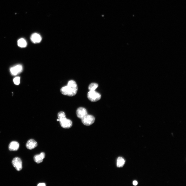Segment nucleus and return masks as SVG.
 I'll list each match as a JSON object with an SVG mask.
<instances>
[{
  "mask_svg": "<svg viewBox=\"0 0 186 186\" xmlns=\"http://www.w3.org/2000/svg\"><path fill=\"white\" fill-rule=\"evenodd\" d=\"M78 90V87L76 82L71 80L68 82L67 86L61 88L60 92L64 95L73 96L77 94Z\"/></svg>",
  "mask_w": 186,
  "mask_h": 186,
  "instance_id": "f257e3e1",
  "label": "nucleus"
},
{
  "mask_svg": "<svg viewBox=\"0 0 186 186\" xmlns=\"http://www.w3.org/2000/svg\"><path fill=\"white\" fill-rule=\"evenodd\" d=\"M58 117L60 125L64 128H69L73 126V122L70 120L67 119L66 117L65 113L60 112L58 114Z\"/></svg>",
  "mask_w": 186,
  "mask_h": 186,
  "instance_id": "f03ea898",
  "label": "nucleus"
},
{
  "mask_svg": "<svg viewBox=\"0 0 186 186\" xmlns=\"http://www.w3.org/2000/svg\"><path fill=\"white\" fill-rule=\"evenodd\" d=\"M88 99L92 102H97L101 99V95L95 91H89L87 94Z\"/></svg>",
  "mask_w": 186,
  "mask_h": 186,
  "instance_id": "7ed1b4c3",
  "label": "nucleus"
},
{
  "mask_svg": "<svg viewBox=\"0 0 186 186\" xmlns=\"http://www.w3.org/2000/svg\"><path fill=\"white\" fill-rule=\"evenodd\" d=\"M81 120L82 123L85 126H89L94 123L95 119L93 116L88 114Z\"/></svg>",
  "mask_w": 186,
  "mask_h": 186,
  "instance_id": "20e7f679",
  "label": "nucleus"
},
{
  "mask_svg": "<svg viewBox=\"0 0 186 186\" xmlns=\"http://www.w3.org/2000/svg\"><path fill=\"white\" fill-rule=\"evenodd\" d=\"M12 163L13 166L16 170L20 171L22 169V162L19 157H16L13 159Z\"/></svg>",
  "mask_w": 186,
  "mask_h": 186,
  "instance_id": "39448f33",
  "label": "nucleus"
},
{
  "mask_svg": "<svg viewBox=\"0 0 186 186\" xmlns=\"http://www.w3.org/2000/svg\"><path fill=\"white\" fill-rule=\"evenodd\" d=\"M23 70L22 66L21 64H18L13 66L10 69V73L13 76L17 75L22 72Z\"/></svg>",
  "mask_w": 186,
  "mask_h": 186,
  "instance_id": "423d86ee",
  "label": "nucleus"
},
{
  "mask_svg": "<svg viewBox=\"0 0 186 186\" xmlns=\"http://www.w3.org/2000/svg\"><path fill=\"white\" fill-rule=\"evenodd\" d=\"M87 114V110L83 107H80L77 110L76 114L77 117L81 119Z\"/></svg>",
  "mask_w": 186,
  "mask_h": 186,
  "instance_id": "0eeeda50",
  "label": "nucleus"
},
{
  "mask_svg": "<svg viewBox=\"0 0 186 186\" xmlns=\"http://www.w3.org/2000/svg\"><path fill=\"white\" fill-rule=\"evenodd\" d=\"M42 37L39 34L34 33L32 34L31 37V40L34 43L37 44L40 43L42 40Z\"/></svg>",
  "mask_w": 186,
  "mask_h": 186,
  "instance_id": "6e6552de",
  "label": "nucleus"
},
{
  "mask_svg": "<svg viewBox=\"0 0 186 186\" xmlns=\"http://www.w3.org/2000/svg\"><path fill=\"white\" fill-rule=\"evenodd\" d=\"M37 143L34 139H31L28 140L26 144V147L28 149L32 150L36 147Z\"/></svg>",
  "mask_w": 186,
  "mask_h": 186,
  "instance_id": "1a4fd4ad",
  "label": "nucleus"
},
{
  "mask_svg": "<svg viewBox=\"0 0 186 186\" xmlns=\"http://www.w3.org/2000/svg\"><path fill=\"white\" fill-rule=\"evenodd\" d=\"M45 153L42 152L40 154L35 155L33 159L35 162L38 164H39L42 162L43 160L45 158Z\"/></svg>",
  "mask_w": 186,
  "mask_h": 186,
  "instance_id": "9d476101",
  "label": "nucleus"
},
{
  "mask_svg": "<svg viewBox=\"0 0 186 186\" xmlns=\"http://www.w3.org/2000/svg\"><path fill=\"white\" fill-rule=\"evenodd\" d=\"M19 143L16 141H13L10 143L9 145V149L11 151H16L19 147Z\"/></svg>",
  "mask_w": 186,
  "mask_h": 186,
  "instance_id": "9b49d317",
  "label": "nucleus"
},
{
  "mask_svg": "<svg viewBox=\"0 0 186 186\" xmlns=\"http://www.w3.org/2000/svg\"><path fill=\"white\" fill-rule=\"evenodd\" d=\"M17 44L19 47L25 48L26 47L27 42L26 40L23 38L20 39L17 41Z\"/></svg>",
  "mask_w": 186,
  "mask_h": 186,
  "instance_id": "f8f14e48",
  "label": "nucleus"
},
{
  "mask_svg": "<svg viewBox=\"0 0 186 186\" xmlns=\"http://www.w3.org/2000/svg\"><path fill=\"white\" fill-rule=\"evenodd\" d=\"M125 161L122 157H119L117 160V166L118 167H122L124 165Z\"/></svg>",
  "mask_w": 186,
  "mask_h": 186,
  "instance_id": "ddd939ff",
  "label": "nucleus"
},
{
  "mask_svg": "<svg viewBox=\"0 0 186 186\" xmlns=\"http://www.w3.org/2000/svg\"><path fill=\"white\" fill-rule=\"evenodd\" d=\"M98 85L97 83H92L89 85L88 89L89 91H95L96 89L98 87Z\"/></svg>",
  "mask_w": 186,
  "mask_h": 186,
  "instance_id": "4468645a",
  "label": "nucleus"
},
{
  "mask_svg": "<svg viewBox=\"0 0 186 186\" xmlns=\"http://www.w3.org/2000/svg\"><path fill=\"white\" fill-rule=\"evenodd\" d=\"M13 81L15 85H19L20 83V77H15Z\"/></svg>",
  "mask_w": 186,
  "mask_h": 186,
  "instance_id": "2eb2a0df",
  "label": "nucleus"
},
{
  "mask_svg": "<svg viewBox=\"0 0 186 186\" xmlns=\"http://www.w3.org/2000/svg\"><path fill=\"white\" fill-rule=\"evenodd\" d=\"M37 186H46V185L44 183H41L39 184Z\"/></svg>",
  "mask_w": 186,
  "mask_h": 186,
  "instance_id": "dca6fc26",
  "label": "nucleus"
},
{
  "mask_svg": "<svg viewBox=\"0 0 186 186\" xmlns=\"http://www.w3.org/2000/svg\"><path fill=\"white\" fill-rule=\"evenodd\" d=\"M138 184V182L136 181H134L133 182V184L134 186H136Z\"/></svg>",
  "mask_w": 186,
  "mask_h": 186,
  "instance_id": "f3484780",
  "label": "nucleus"
},
{
  "mask_svg": "<svg viewBox=\"0 0 186 186\" xmlns=\"http://www.w3.org/2000/svg\"><path fill=\"white\" fill-rule=\"evenodd\" d=\"M57 121H59V119H57Z\"/></svg>",
  "mask_w": 186,
  "mask_h": 186,
  "instance_id": "a211bd4d",
  "label": "nucleus"
}]
</instances>
